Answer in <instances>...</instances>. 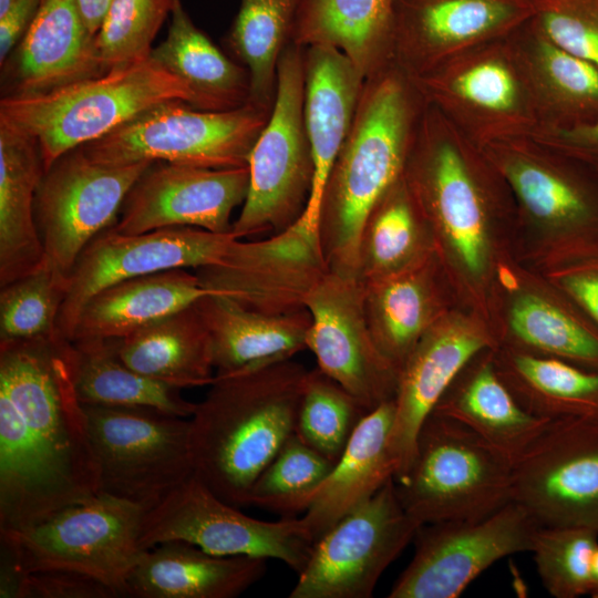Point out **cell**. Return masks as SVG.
Listing matches in <instances>:
<instances>
[{
    "mask_svg": "<svg viewBox=\"0 0 598 598\" xmlns=\"http://www.w3.org/2000/svg\"><path fill=\"white\" fill-rule=\"evenodd\" d=\"M537 80L549 94L553 126L568 127L598 118V68L549 41L528 22Z\"/></svg>",
    "mask_w": 598,
    "mask_h": 598,
    "instance_id": "obj_42",
    "label": "cell"
},
{
    "mask_svg": "<svg viewBox=\"0 0 598 598\" xmlns=\"http://www.w3.org/2000/svg\"><path fill=\"white\" fill-rule=\"evenodd\" d=\"M113 0H76L81 14L92 33L96 34Z\"/></svg>",
    "mask_w": 598,
    "mask_h": 598,
    "instance_id": "obj_52",
    "label": "cell"
},
{
    "mask_svg": "<svg viewBox=\"0 0 598 598\" xmlns=\"http://www.w3.org/2000/svg\"><path fill=\"white\" fill-rule=\"evenodd\" d=\"M68 287L69 276L45 260L34 271L1 287L0 344L63 339L58 318Z\"/></svg>",
    "mask_w": 598,
    "mask_h": 598,
    "instance_id": "obj_41",
    "label": "cell"
},
{
    "mask_svg": "<svg viewBox=\"0 0 598 598\" xmlns=\"http://www.w3.org/2000/svg\"><path fill=\"white\" fill-rule=\"evenodd\" d=\"M394 415V400L370 411L313 495L301 517L315 542L395 477L398 467L390 448Z\"/></svg>",
    "mask_w": 598,
    "mask_h": 598,
    "instance_id": "obj_26",
    "label": "cell"
},
{
    "mask_svg": "<svg viewBox=\"0 0 598 598\" xmlns=\"http://www.w3.org/2000/svg\"><path fill=\"white\" fill-rule=\"evenodd\" d=\"M368 413L352 394L317 367L308 370L295 433L336 463Z\"/></svg>",
    "mask_w": 598,
    "mask_h": 598,
    "instance_id": "obj_43",
    "label": "cell"
},
{
    "mask_svg": "<svg viewBox=\"0 0 598 598\" xmlns=\"http://www.w3.org/2000/svg\"><path fill=\"white\" fill-rule=\"evenodd\" d=\"M0 389L13 402L37 457L50 516L99 494L96 462L73 384L71 341L1 343Z\"/></svg>",
    "mask_w": 598,
    "mask_h": 598,
    "instance_id": "obj_3",
    "label": "cell"
},
{
    "mask_svg": "<svg viewBox=\"0 0 598 598\" xmlns=\"http://www.w3.org/2000/svg\"><path fill=\"white\" fill-rule=\"evenodd\" d=\"M538 526L514 502L481 519L421 525L414 555L388 597L456 598L496 561L530 551Z\"/></svg>",
    "mask_w": 598,
    "mask_h": 598,
    "instance_id": "obj_15",
    "label": "cell"
},
{
    "mask_svg": "<svg viewBox=\"0 0 598 598\" xmlns=\"http://www.w3.org/2000/svg\"><path fill=\"white\" fill-rule=\"evenodd\" d=\"M569 159L598 173V118L575 126H551L542 138Z\"/></svg>",
    "mask_w": 598,
    "mask_h": 598,
    "instance_id": "obj_50",
    "label": "cell"
},
{
    "mask_svg": "<svg viewBox=\"0 0 598 598\" xmlns=\"http://www.w3.org/2000/svg\"><path fill=\"white\" fill-rule=\"evenodd\" d=\"M533 3V21L549 41L598 68V0Z\"/></svg>",
    "mask_w": 598,
    "mask_h": 598,
    "instance_id": "obj_47",
    "label": "cell"
},
{
    "mask_svg": "<svg viewBox=\"0 0 598 598\" xmlns=\"http://www.w3.org/2000/svg\"><path fill=\"white\" fill-rule=\"evenodd\" d=\"M535 13L533 0H398L393 62L416 76L458 50L507 35Z\"/></svg>",
    "mask_w": 598,
    "mask_h": 598,
    "instance_id": "obj_20",
    "label": "cell"
},
{
    "mask_svg": "<svg viewBox=\"0 0 598 598\" xmlns=\"http://www.w3.org/2000/svg\"><path fill=\"white\" fill-rule=\"evenodd\" d=\"M1 68L3 96L47 93L109 71L76 0H41Z\"/></svg>",
    "mask_w": 598,
    "mask_h": 598,
    "instance_id": "obj_22",
    "label": "cell"
},
{
    "mask_svg": "<svg viewBox=\"0 0 598 598\" xmlns=\"http://www.w3.org/2000/svg\"><path fill=\"white\" fill-rule=\"evenodd\" d=\"M271 106L248 101L230 110L206 111L183 101L166 102L80 148L92 159L113 165L147 161L244 167Z\"/></svg>",
    "mask_w": 598,
    "mask_h": 598,
    "instance_id": "obj_7",
    "label": "cell"
},
{
    "mask_svg": "<svg viewBox=\"0 0 598 598\" xmlns=\"http://www.w3.org/2000/svg\"><path fill=\"white\" fill-rule=\"evenodd\" d=\"M419 525L389 480L315 543L289 598H370L386 568L413 542Z\"/></svg>",
    "mask_w": 598,
    "mask_h": 598,
    "instance_id": "obj_12",
    "label": "cell"
},
{
    "mask_svg": "<svg viewBox=\"0 0 598 598\" xmlns=\"http://www.w3.org/2000/svg\"><path fill=\"white\" fill-rule=\"evenodd\" d=\"M267 559L220 556L181 540L144 550L125 581L133 598H235L261 579Z\"/></svg>",
    "mask_w": 598,
    "mask_h": 598,
    "instance_id": "obj_25",
    "label": "cell"
},
{
    "mask_svg": "<svg viewBox=\"0 0 598 598\" xmlns=\"http://www.w3.org/2000/svg\"><path fill=\"white\" fill-rule=\"evenodd\" d=\"M82 406L100 493L150 509L195 473L190 420L144 406Z\"/></svg>",
    "mask_w": 598,
    "mask_h": 598,
    "instance_id": "obj_9",
    "label": "cell"
},
{
    "mask_svg": "<svg viewBox=\"0 0 598 598\" xmlns=\"http://www.w3.org/2000/svg\"><path fill=\"white\" fill-rule=\"evenodd\" d=\"M512 502L539 526L598 532V420H551L514 460Z\"/></svg>",
    "mask_w": 598,
    "mask_h": 598,
    "instance_id": "obj_14",
    "label": "cell"
},
{
    "mask_svg": "<svg viewBox=\"0 0 598 598\" xmlns=\"http://www.w3.org/2000/svg\"><path fill=\"white\" fill-rule=\"evenodd\" d=\"M508 324L517 343L512 348L598 371V327L569 299L561 303L534 291L518 292Z\"/></svg>",
    "mask_w": 598,
    "mask_h": 598,
    "instance_id": "obj_39",
    "label": "cell"
},
{
    "mask_svg": "<svg viewBox=\"0 0 598 598\" xmlns=\"http://www.w3.org/2000/svg\"><path fill=\"white\" fill-rule=\"evenodd\" d=\"M305 306L311 318L306 346L318 368L369 412L394 400L399 371L373 340L362 282L327 271L310 290Z\"/></svg>",
    "mask_w": 598,
    "mask_h": 598,
    "instance_id": "obj_18",
    "label": "cell"
},
{
    "mask_svg": "<svg viewBox=\"0 0 598 598\" xmlns=\"http://www.w3.org/2000/svg\"><path fill=\"white\" fill-rule=\"evenodd\" d=\"M432 412L468 427L513 463L551 421L520 405L497 372L493 349L467 363Z\"/></svg>",
    "mask_w": 598,
    "mask_h": 598,
    "instance_id": "obj_28",
    "label": "cell"
},
{
    "mask_svg": "<svg viewBox=\"0 0 598 598\" xmlns=\"http://www.w3.org/2000/svg\"><path fill=\"white\" fill-rule=\"evenodd\" d=\"M303 99L305 49L289 43L278 62L270 116L249 155L248 192L231 227L237 239L280 233L305 213L313 162Z\"/></svg>",
    "mask_w": 598,
    "mask_h": 598,
    "instance_id": "obj_6",
    "label": "cell"
},
{
    "mask_svg": "<svg viewBox=\"0 0 598 598\" xmlns=\"http://www.w3.org/2000/svg\"><path fill=\"white\" fill-rule=\"evenodd\" d=\"M122 594L106 582L63 569L23 574L19 598H118Z\"/></svg>",
    "mask_w": 598,
    "mask_h": 598,
    "instance_id": "obj_48",
    "label": "cell"
},
{
    "mask_svg": "<svg viewBox=\"0 0 598 598\" xmlns=\"http://www.w3.org/2000/svg\"><path fill=\"white\" fill-rule=\"evenodd\" d=\"M73 384L81 404L144 406L190 417L196 403L182 389L146 377L127 367L110 340L71 341Z\"/></svg>",
    "mask_w": 598,
    "mask_h": 598,
    "instance_id": "obj_36",
    "label": "cell"
},
{
    "mask_svg": "<svg viewBox=\"0 0 598 598\" xmlns=\"http://www.w3.org/2000/svg\"><path fill=\"white\" fill-rule=\"evenodd\" d=\"M173 101L199 109L195 92L148 56L47 93L2 96L0 123L38 143L45 172L64 154Z\"/></svg>",
    "mask_w": 598,
    "mask_h": 598,
    "instance_id": "obj_4",
    "label": "cell"
},
{
    "mask_svg": "<svg viewBox=\"0 0 598 598\" xmlns=\"http://www.w3.org/2000/svg\"><path fill=\"white\" fill-rule=\"evenodd\" d=\"M302 0H240L227 44L250 79L249 101L272 105L277 66Z\"/></svg>",
    "mask_w": 598,
    "mask_h": 598,
    "instance_id": "obj_40",
    "label": "cell"
},
{
    "mask_svg": "<svg viewBox=\"0 0 598 598\" xmlns=\"http://www.w3.org/2000/svg\"><path fill=\"white\" fill-rule=\"evenodd\" d=\"M14 0H0V14L3 13Z\"/></svg>",
    "mask_w": 598,
    "mask_h": 598,
    "instance_id": "obj_55",
    "label": "cell"
},
{
    "mask_svg": "<svg viewBox=\"0 0 598 598\" xmlns=\"http://www.w3.org/2000/svg\"><path fill=\"white\" fill-rule=\"evenodd\" d=\"M248 166L207 168L154 162L137 179L113 228L125 235L168 227L231 233L230 217L244 203Z\"/></svg>",
    "mask_w": 598,
    "mask_h": 598,
    "instance_id": "obj_19",
    "label": "cell"
},
{
    "mask_svg": "<svg viewBox=\"0 0 598 598\" xmlns=\"http://www.w3.org/2000/svg\"><path fill=\"white\" fill-rule=\"evenodd\" d=\"M497 161L523 208L561 244L563 254L598 237V189L575 172L516 148L497 151Z\"/></svg>",
    "mask_w": 598,
    "mask_h": 598,
    "instance_id": "obj_24",
    "label": "cell"
},
{
    "mask_svg": "<svg viewBox=\"0 0 598 598\" xmlns=\"http://www.w3.org/2000/svg\"><path fill=\"white\" fill-rule=\"evenodd\" d=\"M590 597L598 598V546L595 549L591 561Z\"/></svg>",
    "mask_w": 598,
    "mask_h": 598,
    "instance_id": "obj_53",
    "label": "cell"
},
{
    "mask_svg": "<svg viewBox=\"0 0 598 598\" xmlns=\"http://www.w3.org/2000/svg\"><path fill=\"white\" fill-rule=\"evenodd\" d=\"M513 461L463 424L432 412L413 460L395 478L398 497L419 525L484 518L512 502Z\"/></svg>",
    "mask_w": 598,
    "mask_h": 598,
    "instance_id": "obj_5",
    "label": "cell"
},
{
    "mask_svg": "<svg viewBox=\"0 0 598 598\" xmlns=\"http://www.w3.org/2000/svg\"><path fill=\"white\" fill-rule=\"evenodd\" d=\"M181 540L220 556L278 559L297 574L308 564L315 539L302 517L257 519L218 497L195 473L144 516L140 547Z\"/></svg>",
    "mask_w": 598,
    "mask_h": 598,
    "instance_id": "obj_11",
    "label": "cell"
},
{
    "mask_svg": "<svg viewBox=\"0 0 598 598\" xmlns=\"http://www.w3.org/2000/svg\"><path fill=\"white\" fill-rule=\"evenodd\" d=\"M150 56L195 92L199 110H230L250 99L247 69L225 55L195 25L181 0H176L171 12L165 40Z\"/></svg>",
    "mask_w": 598,
    "mask_h": 598,
    "instance_id": "obj_34",
    "label": "cell"
},
{
    "mask_svg": "<svg viewBox=\"0 0 598 598\" xmlns=\"http://www.w3.org/2000/svg\"><path fill=\"white\" fill-rule=\"evenodd\" d=\"M210 337L216 374L293 358L307 349V309L288 315L248 310L210 293L195 302Z\"/></svg>",
    "mask_w": 598,
    "mask_h": 598,
    "instance_id": "obj_30",
    "label": "cell"
},
{
    "mask_svg": "<svg viewBox=\"0 0 598 598\" xmlns=\"http://www.w3.org/2000/svg\"><path fill=\"white\" fill-rule=\"evenodd\" d=\"M557 288L598 327V254L564 256L554 274Z\"/></svg>",
    "mask_w": 598,
    "mask_h": 598,
    "instance_id": "obj_49",
    "label": "cell"
},
{
    "mask_svg": "<svg viewBox=\"0 0 598 598\" xmlns=\"http://www.w3.org/2000/svg\"><path fill=\"white\" fill-rule=\"evenodd\" d=\"M210 293L195 271L183 268L120 281L84 306L71 341L125 337Z\"/></svg>",
    "mask_w": 598,
    "mask_h": 598,
    "instance_id": "obj_32",
    "label": "cell"
},
{
    "mask_svg": "<svg viewBox=\"0 0 598 598\" xmlns=\"http://www.w3.org/2000/svg\"><path fill=\"white\" fill-rule=\"evenodd\" d=\"M148 509L105 493L78 503L20 530L0 532L2 551L22 573L71 570L117 589L141 554L140 534Z\"/></svg>",
    "mask_w": 598,
    "mask_h": 598,
    "instance_id": "obj_8",
    "label": "cell"
},
{
    "mask_svg": "<svg viewBox=\"0 0 598 598\" xmlns=\"http://www.w3.org/2000/svg\"><path fill=\"white\" fill-rule=\"evenodd\" d=\"M398 0H302L291 43L341 51L364 80L393 61Z\"/></svg>",
    "mask_w": 598,
    "mask_h": 598,
    "instance_id": "obj_31",
    "label": "cell"
},
{
    "mask_svg": "<svg viewBox=\"0 0 598 598\" xmlns=\"http://www.w3.org/2000/svg\"><path fill=\"white\" fill-rule=\"evenodd\" d=\"M421 97L442 107L461 104L486 120H517L524 112V89L504 58L483 55L462 65L453 61L409 76Z\"/></svg>",
    "mask_w": 598,
    "mask_h": 598,
    "instance_id": "obj_38",
    "label": "cell"
},
{
    "mask_svg": "<svg viewBox=\"0 0 598 598\" xmlns=\"http://www.w3.org/2000/svg\"><path fill=\"white\" fill-rule=\"evenodd\" d=\"M153 163L104 164L80 147L54 162L35 197L45 261L70 276L84 248L116 224L127 194Z\"/></svg>",
    "mask_w": 598,
    "mask_h": 598,
    "instance_id": "obj_13",
    "label": "cell"
},
{
    "mask_svg": "<svg viewBox=\"0 0 598 598\" xmlns=\"http://www.w3.org/2000/svg\"><path fill=\"white\" fill-rule=\"evenodd\" d=\"M493 346L484 328L454 311H445L422 334L399 372L390 440L394 480L408 471L419 430L443 393L471 360Z\"/></svg>",
    "mask_w": 598,
    "mask_h": 598,
    "instance_id": "obj_21",
    "label": "cell"
},
{
    "mask_svg": "<svg viewBox=\"0 0 598 598\" xmlns=\"http://www.w3.org/2000/svg\"><path fill=\"white\" fill-rule=\"evenodd\" d=\"M364 79L331 47L305 49L303 120L313 162L310 196L301 218L318 231L323 192L349 134Z\"/></svg>",
    "mask_w": 598,
    "mask_h": 598,
    "instance_id": "obj_23",
    "label": "cell"
},
{
    "mask_svg": "<svg viewBox=\"0 0 598 598\" xmlns=\"http://www.w3.org/2000/svg\"><path fill=\"white\" fill-rule=\"evenodd\" d=\"M598 532L577 526H538L530 551L545 589L555 598L590 594Z\"/></svg>",
    "mask_w": 598,
    "mask_h": 598,
    "instance_id": "obj_45",
    "label": "cell"
},
{
    "mask_svg": "<svg viewBox=\"0 0 598 598\" xmlns=\"http://www.w3.org/2000/svg\"><path fill=\"white\" fill-rule=\"evenodd\" d=\"M194 271L215 295L248 310L277 316L307 309V296L328 268L319 234L300 217L262 239L235 238L217 264Z\"/></svg>",
    "mask_w": 598,
    "mask_h": 598,
    "instance_id": "obj_16",
    "label": "cell"
},
{
    "mask_svg": "<svg viewBox=\"0 0 598 598\" xmlns=\"http://www.w3.org/2000/svg\"><path fill=\"white\" fill-rule=\"evenodd\" d=\"M436 251L427 221L402 177L369 214L359 243L358 279L374 281Z\"/></svg>",
    "mask_w": 598,
    "mask_h": 598,
    "instance_id": "obj_37",
    "label": "cell"
},
{
    "mask_svg": "<svg viewBox=\"0 0 598 598\" xmlns=\"http://www.w3.org/2000/svg\"><path fill=\"white\" fill-rule=\"evenodd\" d=\"M308 370L282 359L215 374L190 416L195 474L246 506L252 484L295 433Z\"/></svg>",
    "mask_w": 598,
    "mask_h": 598,
    "instance_id": "obj_1",
    "label": "cell"
},
{
    "mask_svg": "<svg viewBox=\"0 0 598 598\" xmlns=\"http://www.w3.org/2000/svg\"><path fill=\"white\" fill-rule=\"evenodd\" d=\"M43 175L38 143L0 123V288L45 260L35 219V197Z\"/></svg>",
    "mask_w": 598,
    "mask_h": 598,
    "instance_id": "obj_29",
    "label": "cell"
},
{
    "mask_svg": "<svg viewBox=\"0 0 598 598\" xmlns=\"http://www.w3.org/2000/svg\"><path fill=\"white\" fill-rule=\"evenodd\" d=\"M442 272L434 251L404 270L362 282L373 340L399 372L422 334L446 311Z\"/></svg>",
    "mask_w": 598,
    "mask_h": 598,
    "instance_id": "obj_27",
    "label": "cell"
},
{
    "mask_svg": "<svg viewBox=\"0 0 598 598\" xmlns=\"http://www.w3.org/2000/svg\"><path fill=\"white\" fill-rule=\"evenodd\" d=\"M176 0H113L96 32L100 56L110 71L150 56L152 43Z\"/></svg>",
    "mask_w": 598,
    "mask_h": 598,
    "instance_id": "obj_46",
    "label": "cell"
},
{
    "mask_svg": "<svg viewBox=\"0 0 598 598\" xmlns=\"http://www.w3.org/2000/svg\"><path fill=\"white\" fill-rule=\"evenodd\" d=\"M502 380L520 405L544 419L598 420V371L512 347L494 351Z\"/></svg>",
    "mask_w": 598,
    "mask_h": 598,
    "instance_id": "obj_35",
    "label": "cell"
},
{
    "mask_svg": "<svg viewBox=\"0 0 598 598\" xmlns=\"http://www.w3.org/2000/svg\"><path fill=\"white\" fill-rule=\"evenodd\" d=\"M444 128L433 112L421 117L403 177L437 255L446 254L468 278L480 280L491 257L486 206L464 155Z\"/></svg>",
    "mask_w": 598,
    "mask_h": 598,
    "instance_id": "obj_10",
    "label": "cell"
},
{
    "mask_svg": "<svg viewBox=\"0 0 598 598\" xmlns=\"http://www.w3.org/2000/svg\"><path fill=\"white\" fill-rule=\"evenodd\" d=\"M235 239L195 227H168L125 235L113 226L81 252L70 276L58 318L61 338L71 341L90 299L120 281L168 269H197L217 264Z\"/></svg>",
    "mask_w": 598,
    "mask_h": 598,
    "instance_id": "obj_17",
    "label": "cell"
},
{
    "mask_svg": "<svg viewBox=\"0 0 598 598\" xmlns=\"http://www.w3.org/2000/svg\"><path fill=\"white\" fill-rule=\"evenodd\" d=\"M333 465L293 433L252 484L246 506L296 517L307 511Z\"/></svg>",
    "mask_w": 598,
    "mask_h": 598,
    "instance_id": "obj_44",
    "label": "cell"
},
{
    "mask_svg": "<svg viewBox=\"0 0 598 598\" xmlns=\"http://www.w3.org/2000/svg\"><path fill=\"white\" fill-rule=\"evenodd\" d=\"M40 4L41 0H14L0 14V64L7 60L29 30Z\"/></svg>",
    "mask_w": 598,
    "mask_h": 598,
    "instance_id": "obj_51",
    "label": "cell"
},
{
    "mask_svg": "<svg viewBox=\"0 0 598 598\" xmlns=\"http://www.w3.org/2000/svg\"><path fill=\"white\" fill-rule=\"evenodd\" d=\"M416 94L393 61L364 80L321 202L318 231L328 271L358 279L364 223L404 173L416 133Z\"/></svg>",
    "mask_w": 598,
    "mask_h": 598,
    "instance_id": "obj_2",
    "label": "cell"
},
{
    "mask_svg": "<svg viewBox=\"0 0 598 598\" xmlns=\"http://www.w3.org/2000/svg\"><path fill=\"white\" fill-rule=\"evenodd\" d=\"M578 252H597L598 254V237L586 248Z\"/></svg>",
    "mask_w": 598,
    "mask_h": 598,
    "instance_id": "obj_54",
    "label": "cell"
},
{
    "mask_svg": "<svg viewBox=\"0 0 598 598\" xmlns=\"http://www.w3.org/2000/svg\"><path fill=\"white\" fill-rule=\"evenodd\" d=\"M110 342L127 367L182 390L208 386L216 374L210 337L195 303Z\"/></svg>",
    "mask_w": 598,
    "mask_h": 598,
    "instance_id": "obj_33",
    "label": "cell"
}]
</instances>
